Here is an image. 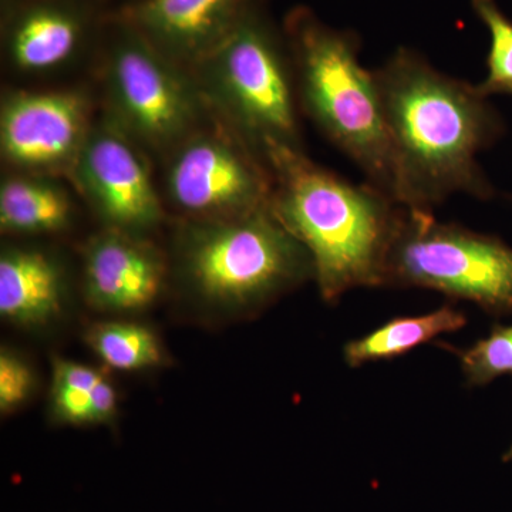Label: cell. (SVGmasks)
<instances>
[{"mask_svg": "<svg viewBox=\"0 0 512 512\" xmlns=\"http://www.w3.org/2000/svg\"><path fill=\"white\" fill-rule=\"evenodd\" d=\"M63 279L39 249L6 248L0 256V313L19 325H40L62 309Z\"/></svg>", "mask_w": 512, "mask_h": 512, "instance_id": "cell-14", "label": "cell"}, {"mask_svg": "<svg viewBox=\"0 0 512 512\" xmlns=\"http://www.w3.org/2000/svg\"><path fill=\"white\" fill-rule=\"evenodd\" d=\"M503 461H504V463H511V461H512V444H511L510 448H508V450L505 451L504 456H503Z\"/></svg>", "mask_w": 512, "mask_h": 512, "instance_id": "cell-23", "label": "cell"}, {"mask_svg": "<svg viewBox=\"0 0 512 512\" xmlns=\"http://www.w3.org/2000/svg\"><path fill=\"white\" fill-rule=\"evenodd\" d=\"M73 202L55 177L16 173L0 184V227L6 234L32 235L69 227Z\"/></svg>", "mask_w": 512, "mask_h": 512, "instance_id": "cell-15", "label": "cell"}, {"mask_svg": "<svg viewBox=\"0 0 512 512\" xmlns=\"http://www.w3.org/2000/svg\"><path fill=\"white\" fill-rule=\"evenodd\" d=\"M94 0H18L2 10V45L15 72H60L100 40L106 16Z\"/></svg>", "mask_w": 512, "mask_h": 512, "instance_id": "cell-11", "label": "cell"}, {"mask_svg": "<svg viewBox=\"0 0 512 512\" xmlns=\"http://www.w3.org/2000/svg\"><path fill=\"white\" fill-rule=\"evenodd\" d=\"M94 423L107 421L116 413L117 396L113 386L106 379L97 384L92 393Z\"/></svg>", "mask_w": 512, "mask_h": 512, "instance_id": "cell-22", "label": "cell"}, {"mask_svg": "<svg viewBox=\"0 0 512 512\" xmlns=\"http://www.w3.org/2000/svg\"><path fill=\"white\" fill-rule=\"evenodd\" d=\"M262 0H130L111 12L191 72Z\"/></svg>", "mask_w": 512, "mask_h": 512, "instance_id": "cell-12", "label": "cell"}, {"mask_svg": "<svg viewBox=\"0 0 512 512\" xmlns=\"http://www.w3.org/2000/svg\"><path fill=\"white\" fill-rule=\"evenodd\" d=\"M433 289L512 313V248L501 239L436 221L433 212L400 208L384 264V286Z\"/></svg>", "mask_w": 512, "mask_h": 512, "instance_id": "cell-7", "label": "cell"}, {"mask_svg": "<svg viewBox=\"0 0 512 512\" xmlns=\"http://www.w3.org/2000/svg\"><path fill=\"white\" fill-rule=\"evenodd\" d=\"M190 73L211 113L262 156L266 147L302 148L291 52L262 3Z\"/></svg>", "mask_w": 512, "mask_h": 512, "instance_id": "cell-4", "label": "cell"}, {"mask_svg": "<svg viewBox=\"0 0 512 512\" xmlns=\"http://www.w3.org/2000/svg\"><path fill=\"white\" fill-rule=\"evenodd\" d=\"M212 114V113H211ZM165 157V195L187 220H225L269 207L265 157L212 114Z\"/></svg>", "mask_w": 512, "mask_h": 512, "instance_id": "cell-8", "label": "cell"}, {"mask_svg": "<svg viewBox=\"0 0 512 512\" xmlns=\"http://www.w3.org/2000/svg\"><path fill=\"white\" fill-rule=\"evenodd\" d=\"M92 124L80 90H9L0 103L3 161L19 173L69 177Z\"/></svg>", "mask_w": 512, "mask_h": 512, "instance_id": "cell-10", "label": "cell"}, {"mask_svg": "<svg viewBox=\"0 0 512 512\" xmlns=\"http://www.w3.org/2000/svg\"><path fill=\"white\" fill-rule=\"evenodd\" d=\"M466 323L467 318L463 312L444 306L426 315L390 320L365 338L349 342L343 353L348 365L353 367L393 359L444 333L457 332Z\"/></svg>", "mask_w": 512, "mask_h": 512, "instance_id": "cell-16", "label": "cell"}, {"mask_svg": "<svg viewBox=\"0 0 512 512\" xmlns=\"http://www.w3.org/2000/svg\"><path fill=\"white\" fill-rule=\"evenodd\" d=\"M181 271L207 301L249 308L313 276L308 251L264 208L225 220H187Z\"/></svg>", "mask_w": 512, "mask_h": 512, "instance_id": "cell-5", "label": "cell"}, {"mask_svg": "<svg viewBox=\"0 0 512 512\" xmlns=\"http://www.w3.org/2000/svg\"><path fill=\"white\" fill-rule=\"evenodd\" d=\"M144 153L107 114L93 121L69 178L107 228L143 235L163 220Z\"/></svg>", "mask_w": 512, "mask_h": 512, "instance_id": "cell-9", "label": "cell"}, {"mask_svg": "<svg viewBox=\"0 0 512 512\" xmlns=\"http://www.w3.org/2000/svg\"><path fill=\"white\" fill-rule=\"evenodd\" d=\"M269 210L312 259L320 295L384 286V264L402 205L375 185L355 184L316 164L302 148L271 146Z\"/></svg>", "mask_w": 512, "mask_h": 512, "instance_id": "cell-2", "label": "cell"}, {"mask_svg": "<svg viewBox=\"0 0 512 512\" xmlns=\"http://www.w3.org/2000/svg\"><path fill=\"white\" fill-rule=\"evenodd\" d=\"M100 50L106 114L147 153L167 157L210 117L191 73L111 13Z\"/></svg>", "mask_w": 512, "mask_h": 512, "instance_id": "cell-6", "label": "cell"}, {"mask_svg": "<svg viewBox=\"0 0 512 512\" xmlns=\"http://www.w3.org/2000/svg\"><path fill=\"white\" fill-rule=\"evenodd\" d=\"M94 2H100V0H94Z\"/></svg>", "mask_w": 512, "mask_h": 512, "instance_id": "cell-24", "label": "cell"}, {"mask_svg": "<svg viewBox=\"0 0 512 512\" xmlns=\"http://www.w3.org/2000/svg\"><path fill=\"white\" fill-rule=\"evenodd\" d=\"M164 274L163 259L141 235L106 228L84 251V291L100 311L147 308L156 301Z\"/></svg>", "mask_w": 512, "mask_h": 512, "instance_id": "cell-13", "label": "cell"}, {"mask_svg": "<svg viewBox=\"0 0 512 512\" xmlns=\"http://www.w3.org/2000/svg\"><path fill=\"white\" fill-rule=\"evenodd\" d=\"M460 363L470 386L512 376V326H495L487 338L460 352Z\"/></svg>", "mask_w": 512, "mask_h": 512, "instance_id": "cell-19", "label": "cell"}, {"mask_svg": "<svg viewBox=\"0 0 512 512\" xmlns=\"http://www.w3.org/2000/svg\"><path fill=\"white\" fill-rule=\"evenodd\" d=\"M299 106L330 143L394 201L393 148L373 70L360 62V39L306 6L284 20ZM396 202V201H394Z\"/></svg>", "mask_w": 512, "mask_h": 512, "instance_id": "cell-3", "label": "cell"}, {"mask_svg": "<svg viewBox=\"0 0 512 512\" xmlns=\"http://www.w3.org/2000/svg\"><path fill=\"white\" fill-rule=\"evenodd\" d=\"M33 389V375L19 357L3 350L0 355V409L10 412L28 399Z\"/></svg>", "mask_w": 512, "mask_h": 512, "instance_id": "cell-20", "label": "cell"}, {"mask_svg": "<svg viewBox=\"0 0 512 512\" xmlns=\"http://www.w3.org/2000/svg\"><path fill=\"white\" fill-rule=\"evenodd\" d=\"M86 339L101 360L114 369H146L163 359L156 336L133 323H99L87 332Z\"/></svg>", "mask_w": 512, "mask_h": 512, "instance_id": "cell-17", "label": "cell"}, {"mask_svg": "<svg viewBox=\"0 0 512 512\" xmlns=\"http://www.w3.org/2000/svg\"><path fill=\"white\" fill-rule=\"evenodd\" d=\"M373 72L393 148L394 201L433 212L454 194L494 197L477 163L504 133L488 97L407 47Z\"/></svg>", "mask_w": 512, "mask_h": 512, "instance_id": "cell-1", "label": "cell"}, {"mask_svg": "<svg viewBox=\"0 0 512 512\" xmlns=\"http://www.w3.org/2000/svg\"><path fill=\"white\" fill-rule=\"evenodd\" d=\"M471 8L487 26L491 37L488 74L483 83L477 84L478 92L485 97L512 96V20L504 15L497 0H471Z\"/></svg>", "mask_w": 512, "mask_h": 512, "instance_id": "cell-18", "label": "cell"}, {"mask_svg": "<svg viewBox=\"0 0 512 512\" xmlns=\"http://www.w3.org/2000/svg\"><path fill=\"white\" fill-rule=\"evenodd\" d=\"M92 393L93 390L53 380V413L57 419L66 423H94Z\"/></svg>", "mask_w": 512, "mask_h": 512, "instance_id": "cell-21", "label": "cell"}]
</instances>
